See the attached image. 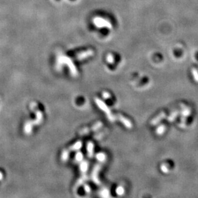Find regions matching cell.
Returning <instances> with one entry per match:
<instances>
[{
	"instance_id": "1",
	"label": "cell",
	"mask_w": 198,
	"mask_h": 198,
	"mask_svg": "<svg viewBox=\"0 0 198 198\" xmlns=\"http://www.w3.org/2000/svg\"><path fill=\"white\" fill-rule=\"evenodd\" d=\"M95 103H96L97 105L98 106V107L102 110V111L106 113V116H107V117L108 118V119L111 121V122H114L116 119L115 116L113 115V114L111 113V110L108 108V106L106 105L105 103H104L102 100H100V99H98L96 98L95 99Z\"/></svg>"
},
{
	"instance_id": "2",
	"label": "cell",
	"mask_w": 198,
	"mask_h": 198,
	"mask_svg": "<svg viewBox=\"0 0 198 198\" xmlns=\"http://www.w3.org/2000/svg\"><path fill=\"white\" fill-rule=\"evenodd\" d=\"M102 163L100 162V163H98L95 165L93 169L92 173H91V179H92V180L95 184L97 185L100 184V180L98 178V173L102 168Z\"/></svg>"
},
{
	"instance_id": "3",
	"label": "cell",
	"mask_w": 198,
	"mask_h": 198,
	"mask_svg": "<svg viewBox=\"0 0 198 198\" xmlns=\"http://www.w3.org/2000/svg\"><path fill=\"white\" fill-rule=\"evenodd\" d=\"M102 126V123L100 121H98L97 123H95L94 125L92 126L91 128H84L82 129H81V131L79 132V135H84L88 134L89 133L91 132H95L97 131L98 129H100Z\"/></svg>"
},
{
	"instance_id": "4",
	"label": "cell",
	"mask_w": 198,
	"mask_h": 198,
	"mask_svg": "<svg viewBox=\"0 0 198 198\" xmlns=\"http://www.w3.org/2000/svg\"><path fill=\"white\" fill-rule=\"evenodd\" d=\"M117 118H118V119H119L121 122V123H122L127 128L130 129V128H132V124L131 123V122L129 121V119H127V118H125L123 116L120 115V114L117 115Z\"/></svg>"
},
{
	"instance_id": "5",
	"label": "cell",
	"mask_w": 198,
	"mask_h": 198,
	"mask_svg": "<svg viewBox=\"0 0 198 198\" xmlns=\"http://www.w3.org/2000/svg\"><path fill=\"white\" fill-rule=\"evenodd\" d=\"M87 156L90 158H92L93 157L94 153V144L92 142H89L87 144Z\"/></svg>"
},
{
	"instance_id": "6",
	"label": "cell",
	"mask_w": 198,
	"mask_h": 198,
	"mask_svg": "<svg viewBox=\"0 0 198 198\" xmlns=\"http://www.w3.org/2000/svg\"><path fill=\"white\" fill-rule=\"evenodd\" d=\"M80 171L82 174H86L87 169H88V162L86 160L81 161L80 163Z\"/></svg>"
},
{
	"instance_id": "7",
	"label": "cell",
	"mask_w": 198,
	"mask_h": 198,
	"mask_svg": "<svg viewBox=\"0 0 198 198\" xmlns=\"http://www.w3.org/2000/svg\"><path fill=\"white\" fill-rule=\"evenodd\" d=\"M87 179H88V177H87V175L86 174H83L82 176L79 179L77 183H76L75 188H78L79 186L82 185L84 183H85L87 180Z\"/></svg>"
},
{
	"instance_id": "8",
	"label": "cell",
	"mask_w": 198,
	"mask_h": 198,
	"mask_svg": "<svg viewBox=\"0 0 198 198\" xmlns=\"http://www.w3.org/2000/svg\"><path fill=\"white\" fill-rule=\"evenodd\" d=\"M82 146V143L81 141H77L76 142L74 145H72L71 146H70L69 148H68V150H69L70 151H79L80 149H81V147Z\"/></svg>"
},
{
	"instance_id": "9",
	"label": "cell",
	"mask_w": 198,
	"mask_h": 198,
	"mask_svg": "<svg viewBox=\"0 0 198 198\" xmlns=\"http://www.w3.org/2000/svg\"><path fill=\"white\" fill-rule=\"evenodd\" d=\"M70 151L68 149H66L63 151L61 154V160L63 162H66L69 158Z\"/></svg>"
},
{
	"instance_id": "10",
	"label": "cell",
	"mask_w": 198,
	"mask_h": 198,
	"mask_svg": "<svg viewBox=\"0 0 198 198\" xmlns=\"http://www.w3.org/2000/svg\"><path fill=\"white\" fill-rule=\"evenodd\" d=\"M96 158L99 162L104 163L106 160V155L105 153L101 152V153H98L96 155Z\"/></svg>"
},
{
	"instance_id": "11",
	"label": "cell",
	"mask_w": 198,
	"mask_h": 198,
	"mask_svg": "<svg viewBox=\"0 0 198 198\" xmlns=\"http://www.w3.org/2000/svg\"><path fill=\"white\" fill-rule=\"evenodd\" d=\"M165 116V113H162L161 114H159V116H158L157 117H155L154 119H153L151 121V124L154 125L156 124H157L158 123H159V121H160L163 117Z\"/></svg>"
},
{
	"instance_id": "12",
	"label": "cell",
	"mask_w": 198,
	"mask_h": 198,
	"mask_svg": "<svg viewBox=\"0 0 198 198\" xmlns=\"http://www.w3.org/2000/svg\"><path fill=\"white\" fill-rule=\"evenodd\" d=\"M109 190L107 189H102L100 192H99V194H100V196L102 197H109L110 196V194H109Z\"/></svg>"
},
{
	"instance_id": "13",
	"label": "cell",
	"mask_w": 198,
	"mask_h": 198,
	"mask_svg": "<svg viewBox=\"0 0 198 198\" xmlns=\"http://www.w3.org/2000/svg\"><path fill=\"white\" fill-rule=\"evenodd\" d=\"M83 159V154L81 153V152H77L75 155V160L76 162H81Z\"/></svg>"
},
{
	"instance_id": "14",
	"label": "cell",
	"mask_w": 198,
	"mask_h": 198,
	"mask_svg": "<svg viewBox=\"0 0 198 198\" xmlns=\"http://www.w3.org/2000/svg\"><path fill=\"white\" fill-rule=\"evenodd\" d=\"M124 192H125V190L123 186H119L116 189V192L119 196H122L124 194Z\"/></svg>"
},
{
	"instance_id": "15",
	"label": "cell",
	"mask_w": 198,
	"mask_h": 198,
	"mask_svg": "<svg viewBox=\"0 0 198 198\" xmlns=\"http://www.w3.org/2000/svg\"><path fill=\"white\" fill-rule=\"evenodd\" d=\"M164 129H165L164 126H160L158 128L157 130V133L158 134L160 135V134H163V132H164Z\"/></svg>"
},
{
	"instance_id": "16",
	"label": "cell",
	"mask_w": 198,
	"mask_h": 198,
	"mask_svg": "<svg viewBox=\"0 0 198 198\" xmlns=\"http://www.w3.org/2000/svg\"><path fill=\"white\" fill-rule=\"evenodd\" d=\"M102 97H103L104 99H109L111 98V94H110L109 92L104 91V92H102Z\"/></svg>"
},
{
	"instance_id": "17",
	"label": "cell",
	"mask_w": 198,
	"mask_h": 198,
	"mask_svg": "<svg viewBox=\"0 0 198 198\" xmlns=\"http://www.w3.org/2000/svg\"><path fill=\"white\" fill-rule=\"evenodd\" d=\"M84 189L85 192L87 193H90L91 192V188L88 185H85L84 186Z\"/></svg>"
},
{
	"instance_id": "18",
	"label": "cell",
	"mask_w": 198,
	"mask_h": 198,
	"mask_svg": "<svg viewBox=\"0 0 198 198\" xmlns=\"http://www.w3.org/2000/svg\"><path fill=\"white\" fill-rule=\"evenodd\" d=\"M107 60H108V62H109V63H113V61H114V60H113V56L111 55H108V58H107Z\"/></svg>"
}]
</instances>
